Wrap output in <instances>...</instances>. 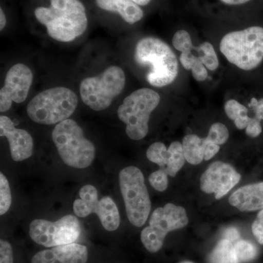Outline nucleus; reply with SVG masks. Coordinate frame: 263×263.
<instances>
[{
  "instance_id": "1",
  "label": "nucleus",
  "mask_w": 263,
  "mask_h": 263,
  "mask_svg": "<svg viewBox=\"0 0 263 263\" xmlns=\"http://www.w3.org/2000/svg\"><path fill=\"white\" fill-rule=\"evenodd\" d=\"M49 8L39 7L34 15L46 26L48 35L60 42H71L84 34L88 26L84 5L79 0H50Z\"/></svg>"
},
{
  "instance_id": "2",
  "label": "nucleus",
  "mask_w": 263,
  "mask_h": 263,
  "mask_svg": "<svg viewBox=\"0 0 263 263\" xmlns=\"http://www.w3.org/2000/svg\"><path fill=\"white\" fill-rule=\"evenodd\" d=\"M135 60L149 67L146 79L152 86L163 87L172 84L179 74V62L172 48L159 38L147 37L137 43Z\"/></svg>"
},
{
  "instance_id": "3",
  "label": "nucleus",
  "mask_w": 263,
  "mask_h": 263,
  "mask_svg": "<svg viewBox=\"0 0 263 263\" xmlns=\"http://www.w3.org/2000/svg\"><path fill=\"white\" fill-rule=\"evenodd\" d=\"M52 140L62 161L71 167L86 168L95 160V145L85 138L82 128L72 119L57 124Z\"/></svg>"
},
{
  "instance_id": "4",
  "label": "nucleus",
  "mask_w": 263,
  "mask_h": 263,
  "mask_svg": "<svg viewBox=\"0 0 263 263\" xmlns=\"http://www.w3.org/2000/svg\"><path fill=\"white\" fill-rule=\"evenodd\" d=\"M219 46L230 63L241 70H254L263 60V28L252 27L228 33Z\"/></svg>"
},
{
  "instance_id": "5",
  "label": "nucleus",
  "mask_w": 263,
  "mask_h": 263,
  "mask_svg": "<svg viewBox=\"0 0 263 263\" xmlns=\"http://www.w3.org/2000/svg\"><path fill=\"white\" fill-rule=\"evenodd\" d=\"M79 98L68 88L53 87L45 90L32 99L27 105L29 119L37 124H59L75 112Z\"/></svg>"
},
{
  "instance_id": "6",
  "label": "nucleus",
  "mask_w": 263,
  "mask_h": 263,
  "mask_svg": "<svg viewBox=\"0 0 263 263\" xmlns=\"http://www.w3.org/2000/svg\"><path fill=\"white\" fill-rule=\"evenodd\" d=\"M160 102V95L148 88L136 90L124 99L118 108V117L126 124L130 139L140 141L147 136L151 114Z\"/></svg>"
},
{
  "instance_id": "7",
  "label": "nucleus",
  "mask_w": 263,
  "mask_h": 263,
  "mask_svg": "<svg viewBox=\"0 0 263 263\" xmlns=\"http://www.w3.org/2000/svg\"><path fill=\"white\" fill-rule=\"evenodd\" d=\"M126 84L124 70L110 66L100 75L81 81L80 95L85 105L95 111L105 110L122 92Z\"/></svg>"
},
{
  "instance_id": "8",
  "label": "nucleus",
  "mask_w": 263,
  "mask_h": 263,
  "mask_svg": "<svg viewBox=\"0 0 263 263\" xmlns=\"http://www.w3.org/2000/svg\"><path fill=\"white\" fill-rule=\"evenodd\" d=\"M119 186L129 222L141 228L149 216L152 203L141 170L129 166L119 173Z\"/></svg>"
},
{
  "instance_id": "9",
  "label": "nucleus",
  "mask_w": 263,
  "mask_h": 263,
  "mask_svg": "<svg viewBox=\"0 0 263 263\" xmlns=\"http://www.w3.org/2000/svg\"><path fill=\"white\" fill-rule=\"evenodd\" d=\"M188 222L187 214L183 207L166 204L152 213L149 226L142 230V243L148 252L155 253L162 248L167 233L184 228Z\"/></svg>"
},
{
  "instance_id": "10",
  "label": "nucleus",
  "mask_w": 263,
  "mask_h": 263,
  "mask_svg": "<svg viewBox=\"0 0 263 263\" xmlns=\"http://www.w3.org/2000/svg\"><path fill=\"white\" fill-rule=\"evenodd\" d=\"M29 233L33 241L43 247L70 245L80 236V222L74 215H66L55 222L35 219L29 226Z\"/></svg>"
},
{
  "instance_id": "11",
  "label": "nucleus",
  "mask_w": 263,
  "mask_h": 263,
  "mask_svg": "<svg viewBox=\"0 0 263 263\" xmlns=\"http://www.w3.org/2000/svg\"><path fill=\"white\" fill-rule=\"evenodd\" d=\"M80 199L73 202L76 216L84 218L96 214L102 226L108 231H115L120 224V215L115 202L110 197L98 200L97 189L92 185H85L79 191Z\"/></svg>"
},
{
  "instance_id": "12",
  "label": "nucleus",
  "mask_w": 263,
  "mask_h": 263,
  "mask_svg": "<svg viewBox=\"0 0 263 263\" xmlns=\"http://www.w3.org/2000/svg\"><path fill=\"white\" fill-rule=\"evenodd\" d=\"M32 81V70L27 65L22 63L13 65L7 72L4 86L0 90V111L9 110L13 102L25 101Z\"/></svg>"
},
{
  "instance_id": "13",
  "label": "nucleus",
  "mask_w": 263,
  "mask_h": 263,
  "mask_svg": "<svg viewBox=\"0 0 263 263\" xmlns=\"http://www.w3.org/2000/svg\"><path fill=\"white\" fill-rule=\"evenodd\" d=\"M240 178V175L230 164L218 161L202 174L200 188L204 193H214L216 199H220L238 184Z\"/></svg>"
},
{
  "instance_id": "14",
  "label": "nucleus",
  "mask_w": 263,
  "mask_h": 263,
  "mask_svg": "<svg viewBox=\"0 0 263 263\" xmlns=\"http://www.w3.org/2000/svg\"><path fill=\"white\" fill-rule=\"evenodd\" d=\"M229 138L228 127L222 123H214L209 129V135L204 138H199L195 135H187L183 138L182 146L185 160L189 163L198 164L204 160L205 148L211 143L224 144Z\"/></svg>"
},
{
  "instance_id": "15",
  "label": "nucleus",
  "mask_w": 263,
  "mask_h": 263,
  "mask_svg": "<svg viewBox=\"0 0 263 263\" xmlns=\"http://www.w3.org/2000/svg\"><path fill=\"white\" fill-rule=\"evenodd\" d=\"M0 136L6 137L9 143L10 155L15 162L29 158L33 154L34 143L28 132L15 127L11 119L0 117Z\"/></svg>"
},
{
  "instance_id": "16",
  "label": "nucleus",
  "mask_w": 263,
  "mask_h": 263,
  "mask_svg": "<svg viewBox=\"0 0 263 263\" xmlns=\"http://www.w3.org/2000/svg\"><path fill=\"white\" fill-rule=\"evenodd\" d=\"M89 252L84 245L72 243L41 251L34 254L32 263H86Z\"/></svg>"
},
{
  "instance_id": "17",
  "label": "nucleus",
  "mask_w": 263,
  "mask_h": 263,
  "mask_svg": "<svg viewBox=\"0 0 263 263\" xmlns=\"http://www.w3.org/2000/svg\"><path fill=\"white\" fill-rule=\"evenodd\" d=\"M173 45L177 51L181 52L180 62L186 70H191L194 79L197 81H203L208 78L206 67L198 57L192 53L193 44L188 32L183 29L175 33Z\"/></svg>"
},
{
  "instance_id": "18",
  "label": "nucleus",
  "mask_w": 263,
  "mask_h": 263,
  "mask_svg": "<svg viewBox=\"0 0 263 263\" xmlns=\"http://www.w3.org/2000/svg\"><path fill=\"white\" fill-rule=\"evenodd\" d=\"M232 206L240 212H251L263 209L262 182L246 185L237 190L230 197Z\"/></svg>"
},
{
  "instance_id": "19",
  "label": "nucleus",
  "mask_w": 263,
  "mask_h": 263,
  "mask_svg": "<svg viewBox=\"0 0 263 263\" xmlns=\"http://www.w3.org/2000/svg\"><path fill=\"white\" fill-rule=\"evenodd\" d=\"M96 4L101 9L119 13L129 24H136L143 17V10L133 0H96Z\"/></svg>"
},
{
  "instance_id": "20",
  "label": "nucleus",
  "mask_w": 263,
  "mask_h": 263,
  "mask_svg": "<svg viewBox=\"0 0 263 263\" xmlns=\"http://www.w3.org/2000/svg\"><path fill=\"white\" fill-rule=\"evenodd\" d=\"M184 162L182 143L179 141L173 142L167 148L164 171L168 176L174 177L182 168Z\"/></svg>"
},
{
  "instance_id": "21",
  "label": "nucleus",
  "mask_w": 263,
  "mask_h": 263,
  "mask_svg": "<svg viewBox=\"0 0 263 263\" xmlns=\"http://www.w3.org/2000/svg\"><path fill=\"white\" fill-rule=\"evenodd\" d=\"M209 263H240L233 243L221 240L209 256Z\"/></svg>"
},
{
  "instance_id": "22",
  "label": "nucleus",
  "mask_w": 263,
  "mask_h": 263,
  "mask_svg": "<svg viewBox=\"0 0 263 263\" xmlns=\"http://www.w3.org/2000/svg\"><path fill=\"white\" fill-rule=\"evenodd\" d=\"M228 118L234 121L235 127L239 129L247 128L249 124V109L235 100H230L224 105Z\"/></svg>"
},
{
  "instance_id": "23",
  "label": "nucleus",
  "mask_w": 263,
  "mask_h": 263,
  "mask_svg": "<svg viewBox=\"0 0 263 263\" xmlns=\"http://www.w3.org/2000/svg\"><path fill=\"white\" fill-rule=\"evenodd\" d=\"M196 52V57H198L208 70L214 71L219 67L218 60L214 46L209 42H204L199 46H194Z\"/></svg>"
},
{
  "instance_id": "24",
  "label": "nucleus",
  "mask_w": 263,
  "mask_h": 263,
  "mask_svg": "<svg viewBox=\"0 0 263 263\" xmlns=\"http://www.w3.org/2000/svg\"><path fill=\"white\" fill-rule=\"evenodd\" d=\"M234 248L239 262H250L257 257V249L247 240H238L234 243Z\"/></svg>"
},
{
  "instance_id": "25",
  "label": "nucleus",
  "mask_w": 263,
  "mask_h": 263,
  "mask_svg": "<svg viewBox=\"0 0 263 263\" xmlns=\"http://www.w3.org/2000/svg\"><path fill=\"white\" fill-rule=\"evenodd\" d=\"M12 203L11 192L9 182L3 173L0 174V215L9 210Z\"/></svg>"
},
{
  "instance_id": "26",
  "label": "nucleus",
  "mask_w": 263,
  "mask_h": 263,
  "mask_svg": "<svg viewBox=\"0 0 263 263\" xmlns=\"http://www.w3.org/2000/svg\"><path fill=\"white\" fill-rule=\"evenodd\" d=\"M148 181L152 187L159 192H164L168 186L167 174L163 170H158L150 175Z\"/></svg>"
},
{
  "instance_id": "27",
  "label": "nucleus",
  "mask_w": 263,
  "mask_h": 263,
  "mask_svg": "<svg viewBox=\"0 0 263 263\" xmlns=\"http://www.w3.org/2000/svg\"><path fill=\"white\" fill-rule=\"evenodd\" d=\"M0 263H13V248L6 240H0Z\"/></svg>"
},
{
  "instance_id": "28",
  "label": "nucleus",
  "mask_w": 263,
  "mask_h": 263,
  "mask_svg": "<svg viewBox=\"0 0 263 263\" xmlns=\"http://www.w3.org/2000/svg\"><path fill=\"white\" fill-rule=\"evenodd\" d=\"M262 128L261 126V120L255 115L253 117H249L248 125L246 128V133L251 138H257L262 133Z\"/></svg>"
},
{
  "instance_id": "29",
  "label": "nucleus",
  "mask_w": 263,
  "mask_h": 263,
  "mask_svg": "<svg viewBox=\"0 0 263 263\" xmlns=\"http://www.w3.org/2000/svg\"><path fill=\"white\" fill-rule=\"evenodd\" d=\"M252 233L259 243L263 245V209L257 214L252 226Z\"/></svg>"
},
{
  "instance_id": "30",
  "label": "nucleus",
  "mask_w": 263,
  "mask_h": 263,
  "mask_svg": "<svg viewBox=\"0 0 263 263\" xmlns=\"http://www.w3.org/2000/svg\"><path fill=\"white\" fill-rule=\"evenodd\" d=\"M249 106L252 109L256 117L261 121L263 120V98H261L260 100L252 98L249 104Z\"/></svg>"
},
{
  "instance_id": "31",
  "label": "nucleus",
  "mask_w": 263,
  "mask_h": 263,
  "mask_svg": "<svg viewBox=\"0 0 263 263\" xmlns=\"http://www.w3.org/2000/svg\"><path fill=\"white\" fill-rule=\"evenodd\" d=\"M240 238V233L238 230L235 228H229L226 230L224 233V239L230 240L232 243L237 241Z\"/></svg>"
},
{
  "instance_id": "32",
  "label": "nucleus",
  "mask_w": 263,
  "mask_h": 263,
  "mask_svg": "<svg viewBox=\"0 0 263 263\" xmlns=\"http://www.w3.org/2000/svg\"><path fill=\"white\" fill-rule=\"evenodd\" d=\"M222 3L230 5H238L245 4L251 0H221Z\"/></svg>"
},
{
  "instance_id": "33",
  "label": "nucleus",
  "mask_w": 263,
  "mask_h": 263,
  "mask_svg": "<svg viewBox=\"0 0 263 263\" xmlns=\"http://www.w3.org/2000/svg\"><path fill=\"white\" fill-rule=\"evenodd\" d=\"M7 20L3 9H0V30H3L6 25Z\"/></svg>"
},
{
  "instance_id": "34",
  "label": "nucleus",
  "mask_w": 263,
  "mask_h": 263,
  "mask_svg": "<svg viewBox=\"0 0 263 263\" xmlns=\"http://www.w3.org/2000/svg\"><path fill=\"white\" fill-rule=\"evenodd\" d=\"M135 3H137L138 5H146L150 3L152 0H133Z\"/></svg>"
},
{
  "instance_id": "35",
  "label": "nucleus",
  "mask_w": 263,
  "mask_h": 263,
  "mask_svg": "<svg viewBox=\"0 0 263 263\" xmlns=\"http://www.w3.org/2000/svg\"><path fill=\"white\" fill-rule=\"evenodd\" d=\"M181 263H193V262H190V261H184V262H182Z\"/></svg>"
}]
</instances>
